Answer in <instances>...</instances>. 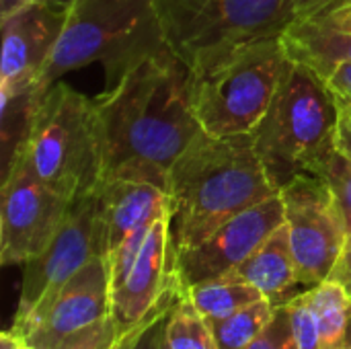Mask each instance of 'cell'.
I'll use <instances>...</instances> for the list:
<instances>
[{
  "label": "cell",
  "instance_id": "1",
  "mask_svg": "<svg viewBox=\"0 0 351 349\" xmlns=\"http://www.w3.org/2000/svg\"><path fill=\"white\" fill-rule=\"evenodd\" d=\"M93 101L101 181H144L169 193L173 165L202 132L189 66L167 49L134 66Z\"/></svg>",
  "mask_w": 351,
  "mask_h": 349
},
{
  "label": "cell",
  "instance_id": "2",
  "mask_svg": "<svg viewBox=\"0 0 351 349\" xmlns=\"http://www.w3.org/2000/svg\"><path fill=\"white\" fill-rule=\"evenodd\" d=\"M169 195L171 239L179 255L278 191L267 179L251 134L216 138L202 130L173 165Z\"/></svg>",
  "mask_w": 351,
  "mask_h": 349
},
{
  "label": "cell",
  "instance_id": "3",
  "mask_svg": "<svg viewBox=\"0 0 351 349\" xmlns=\"http://www.w3.org/2000/svg\"><path fill=\"white\" fill-rule=\"evenodd\" d=\"M167 49L154 0H74L66 8L60 39L29 91V103H39L64 74L93 62L105 68L111 88L134 66Z\"/></svg>",
  "mask_w": 351,
  "mask_h": 349
},
{
  "label": "cell",
  "instance_id": "4",
  "mask_svg": "<svg viewBox=\"0 0 351 349\" xmlns=\"http://www.w3.org/2000/svg\"><path fill=\"white\" fill-rule=\"evenodd\" d=\"M337 117L339 109L325 80L306 64L288 58L278 91L251 134L278 193L298 175L313 173L337 148Z\"/></svg>",
  "mask_w": 351,
  "mask_h": 349
},
{
  "label": "cell",
  "instance_id": "5",
  "mask_svg": "<svg viewBox=\"0 0 351 349\" xmlns=\"http://www.w3.org/2000/svg\"><path fill=\"white\" fill-rule=\"evenodd\" d=\"M21 146L39 179L66 200L74 202L97 191L103 158L95 101L86 95L56 82L39 103L31 105Z\"/></svg>",
  "mask_w": 351,
  "mask_h": 349
},
{
  "label": "cell",
  "instance_id": "6",
  "mask_svg": "<svg viewBox=\"0 0 351 349\" xmlns=\"http://www.w3.org/2000/svg\"><path fill=\"white\" fill-rule=\"evenodd\" d=\"M162 35L191 72L218 58L280 37L294 21L292 0H154Z\"/></svg>",
  "mask_w": 351,
  "mask_h": 349
},
{
  "label": "cell",
  "instance_id": "7",
  "mask_svg": "<svg viewBox=\"0 0 351 349\" xmlns=\"http://www.w3.org/2000/svg\"><path fill=\"white\" fill-rule=\"evenodd\" d=\"M280 37L243 45L193 72V109L202 130L216 138L253 134L286 68Z\"/></svg>",
  "mask_w": 351,
  "mask_h": 349
},
{
  "label": "cell",
  "instance_id": "8",
  "mask_svg": "<svg viewBox=\"0 0 351 349\" xmlns=\"http://www.w3.org/2000/svg\"><path fill=\"white\" fill-rule=\"evenodd\" d=\"M95 255L103 257L97 191L76 197L45 251L25 263L12 327L27 335L64 284Z\"/></svg>",
  "mask_w": 351,
  "mask_h": 349
},
{
  "label": "cell",
  "instance_id": "9",
  "mask_svg": "<svg viewBox=\"0 0 351 349\" xmlns=\"http://www.w3.org/2000/svg\"><path fill=\"white\" fill-rule=\"evenodd\" d=\"M70 200L45 185L19 144L2 173L0 195V261L25 265L45 251L60 230Z\"/></svg>",
  "mask_w": 351,
  "mask_h": 349
},
{
  "label": "cell",
  "instance_id": "10",
  "mask_svg": "<svg viewBox=\"0 0 351 349\" xmlns=\"http://www.w3.org/2000/svg\"><path fill=\"white\" fill-rule=\"evenodd\" d=\"M290 247L304 286L331 278L348 241L343 216L331 189L313 173H302L282 191Z\"/></svg>",
  "mask_w": 351,
  "mask_h": 349
},
{
  "label": "cell",
  "instance_id": "11",
  "mask_svg": "<svg viewBox=\"0 0 351 349\" xmlns=\"http://www.w3.org/2000/svg\"><path fill=\"white\" fill-rule=\"evenodd\" d=\"M284 222L286 210L280 193L241 212L191 251L175 255L183 286L228 276Z\"/></svg>",
  "mask_w": 351,
  "mask_h": 349
},
{
  "label": "cell",
  "instance_id": "12",
  "mask_svg": "<svg viewBox=\"0 0 351 349\" xmlns=\"http://www.w3.org/2000/svg\"><path fill=\"white\" fill-rule=\"evenodd\" d=\"M173 210L160 216L130 272L111 286V315L119 333L138 329L181 284L171 239Z\"/></svg>",
  "mask_w": 351,
  "mask_h": 349
},
{
  "label": "cell",
  "instance_id": "13",
  "mask_svg": "<svg viewBox=\"0 0 351 349\" xmlns=\"http://www.w3.org/2000/svg\"><path fill=\"white\" fill-rule=\"evenodd\" d=\"M64 21L66 8L43 0H35L0 21V93L19 95L31 91L60 39Z\"/></svg>",
  "mask_w": 351,
  "mask_h": 349
},
{
  "label": "cell",
  "instance_id": "14",
  "mask_svg": "<svg viewBox=\"0 0 351 349\" xmlns=\"http://www.w3.org/2000/svg\"><path fill=\"white\" fill-rule=\"evenodd\" d=\"M111 315V276L105 257L95 255L53 296L41 319L25 335L37 349H53L68 335Z\"/></svg>",
  "mask_w": 351,
  "mask_h": 349
},
{
  "label": "cell",
  "instance_id": "15",
  "mask_svg": "<svg viewBox=\"0 0 351 349\" xmlns=\"http://www.w3.org/2000/svg\"><path fill=\"white\" fill-rule=\"evenodd\" d=\"M99 222H101V251L103 257L115 253L121 241L136 228L158 220L171 212V195L160 187L144 181L105 179L97 187Z\"/></svg>",
  "mask_w": 351,
  "mask_h": 349
},
{
  "label": "cell",
  "instance_id": "16",
  "mask_svg": "<svg viewBox=\"0 0 351 349\" xmlns=\"http://www.w3.org/2000/svg\"><path fill=\"white\" fill-rule=\"evenodd\" d=\"M228 276L251 284L276 306L286 304L292 296H296L292 294V290L300 284V280L290 247L288 224L284 222L282 226H278L255 249V253Z\"/></svg>",
  "mask_w": 351,
  "mask_h": 349
},
{
  "label": "cell",
  "instance_id": "17",
  "mask_svg": "<svg viewBox=\"0 0 351 349\" xmlns=\"http://www.w3.org/2000/svg\"><path fill=\"white\" fill-rule=\"evenodd\" d=\"M282 43L290 60L306 64L319 76L337 64H351L350 29L302 19L294 21L282 33Z\"/></svg>",
  "mask_w": 351,
  "mask_h": 349
},
{
  "label": "cell",
  "instance_id": "18",
  "mask_svg": "<svg viewBox=\"0 0 351 349\" xmlns=\"http://www.w3.org/2000/svg\"><path fill=\"white\" fill-rule=\"evenodd\" d=\"M317 315L323 349H348L351 331V294L337 282L325 280L308 290Z\"/></svg>",
  "mask_w": 351,
  "mask_h": 349
},
{
  "label": "cell",
  "instance_id": "19",
  "mask_svg": "<svg viewBox=\"0 0 351 349\" xmlns=\"http://www.w3.org/2000/svg\"><path fill=\"white\" fill-rule=\"evenodd\" d=\"M191 302L202 313V317L212 325L224 321L239 311L247 309L249 304L265 298L257 288L237 278L224 276L218 280L202 282L195 286H185Z\"/></svg>",
  "mask_w": 351,
  "mask_h": 349
},
{
  "label": "cell",
  "instance_id": "20",
  "mask_svg": "<svg viewBox=\"0 0 351 349\" xmlns=\"http://www.w3.org/2000/svg\"><path fill=\"white\" fill-rule=\"evenodd\" d=\"M162 333L171 349H220L212 325L195 309L185 286H181L167 315Z\"/></svg>",
  "mask_w": 351,
  "mask_h": 349
},
{
  "label": "cell",
  "instance_id": "21",
  "mask_svg": "<svg viewBox=\"0 0 351 349\" xmlns=\"http://www.w3.org/2000/svg\"><path fill=\"white\" fill-rule=\"evenodd\" d=\"M276 304L269 298H261L247 309L239 311L237 315L212 323V331L220 349H247L257 335L269 325L276 315Z\"/></svg>",
  "mask_w": 351,
  "mask_h": 349
},
{
  "label": "cell",
  "instance_id": "22",
  "mask_svg": "<svg viewBox=\"0 0 351 349\" xmlns=\"http://www.w3.org/2000/svg\"><path fill=\"white\" fill-rule=\"evenodd\" d=\"M313 175L321 177L325 185L331 189L335 204L343 216L348 237L351 234V163L335 148L327 154L315 169Z\"/></svg>",
  "mask_w": 351,
  "mask_h": 349
},
{
  "label": "cell",
  "instance_id": "23",
  "mask_svg": "<svg viewBox=\"0 0 351 349\" xmlns=\"http://www.w3.org/2000/svg\"><path fill=\"white\" fill-rule=\"evenodd\" d=\"M286 306L290 311L292 329H294V337H296L298 349H323L319 323H317V315H315L313 304H311L308 290L302 292V294L292 296L286 302Z\"/></svg>",
  "mask_w": 351,
  "mask_h": 349
},
{
  "label": "cell",
  "instance_id": "24",
  "mask_svg": "<svg viewBox=\"0 0 351 349\" xmlns=\"http://www.w3.org/2000/svg\"><path fill=\"white\" fill-rule=\"evenodd\" d=\"M123 335L113 315L68 335L53 349H113Z\"/></svg>",
  "mask_w": 351,
  "mask_h": 349
},
{
  "label": "cell",
  "instance_id": "25",
  "mask_svg": "<svg viewBox=\"0 0 351 349\" xmlns=\"http://www.w3.org/2000/svg\"><path fill=\"white\" fill-rule=\"evenodd\" d=\"M247 349H298L290 311L286 304H280L276 309V315L269 321V325L257 335V339Z\"/></svg>",
  "mask_w": 351,
  "mask_h": 349
},
{
  "label": "cell",
  "instance_id": "26",
  "mask_svg": "<svg viewBox=\"0 0 351 349\" xmlns=\"http://www.w3.org/2000/svg\"><path fill=\"white\" fill-rule=\"evenodd\" d=\"M321 78L325 80L327 88L331 91L335 103L351 109V64L348 62L337 64L331 70H327Z\"/></svg>",
  "mask_w": 351,
  "mask_h": 349
},
{
  "label": "cell",
  "instance_id": "27",
  "mask_svg": "<svg viewBox=\"0 0 351 349\" xmlns=\"http://www.w3.org/2000/svg\"><path fill=\"white\" fill-rule=\"evenodd\" d=\"M181 286H183V284H181ZM179 290H181V288H179ZM177 294H179V292H177ZM175 298H177V296H175ZM175 298H173L171 302H167L160 311H156V313L148 319V323H146V325L140 329V333L136 335V341H134L132 349H158L160 335H162V329H165V321H167V315H169V311H171Z\"/></svg>",
  "mask_w": 351,
  "mask_h": 349
},
{
  "label": "cell",
  "instance_id": "28",
  "mask_svg": "<svg viewBox=\"0 0 351 349\" xmlns=\"http://www.w3.org/2000/svg\"><path fill=\"white\" fill-rule=\"evenodd\" d=\"M337 109H339V117H337L335 146L351 163V109L341 107V105H337Z\"/></svg>",
  "mask_w": 351,
  "mask_h": 349
},
{
  "label": "cell",
  "instance_id": "29",
  "mask_svg": "<svg viewBox=\"0 0 351 349\" xmlns=\"http://www.w3.org/2000/svg\"><path fill=\"white\" fill-rule=\"evenodd\" d=\"M329 280L341 284L351 294V234L348 237V241H346V247L341 251V257H339V261H337V265H335V269H333V274H331Z\"/></svg>",
  "mask_w": 351,
  "mask_h": 349
},
{
  "label": "cell",
  "instance_id": "30",
  "mask_svg": "<svg viewBox=\"0 0 351 349\" xmlns=\"http://www.w3.org/2000/svg\"><path fill=\"white\" fill-rule=\"evenodd\" d=\"M292 2H294L296 21H302V19H308V16L317 14L319 10H323L325 6H329L335 0H292Z\"/></svg>",
  "mask_w": 351,
  "mask_h": 349
},
{
  "label": "cell",
  "instance_id": "31",
  "mask_svg": "<svg viewBox=\"0 0 351 349\" xmlns=\"http://www.w3.org/2000/svg\"><path fill=\"white\" fill-rule=\"evenodd\" d=\"M181 284H183V282H181ZM181 284H179V288H181ZM179 288H177V290H175V292H173L171 296H169V298H165V302H162V304H160V306H158L156 311H160V309H162V306H165L167 302H171V300H173V298L177 296ZM156 311H154V313H156ZM154 313H152V315H154ZM152 315H150V317H152ZM150 317H148V319H150ZM148 319H146V321H144V323H142V325H140L138 329H134V331L125 333V335H123V337L119 339V344H117V346H115V348H113V349H132V346H134V341H136V335H138V333H140V329H142V327H144V325L148 323Z\"/></svg>",
  "mask_w": 351,
  "mask_h": 349
},
{
  "label": "cell",
  "instance_id": "32",
  "mask_svg": "<svg viewBox=\"0 0 351 349\" xmlns=\"http://www.w3.org/2000/svg\"><path fill=\"white\" fill-rule=\"evenodd\" d=\"M31 2H35V0H0V21L10 16L12 12L21 10L23 6L31 4Z\"/></svg>",
  "mask_w": 351,
  "mask_h": 349
},
{
  "label": "cell",
  "instance_id": "33",
  "mask_svg": "<svg viewBox=\"0 0 351 349\" xmlns=\"http://www.w3.org/2000/svg\"><path fill=\"white\" fill-rule=\"evenodd\" d=\"M43 2H49L53 6H60V8H68L74 0H43Z\"/></svg>",
  "mask_w": 351,
  "mask_h": 349
},
{
  "label": "cell",
  "instance_id": "34",
  "mask_svg": "<svg viewBox=\"0 0 351 349\" xmlns=\"http://www.w3.org/2000/svg\"><path fill=\"white\" fill-rule=\"evenodd\" d=\"M165 331V329H162ZM158 349H171V346L167 344V339H165V333L160 335V344H158Z\"/></svg>",
  "mask_w": 351,
  "mask_h": 349
},
{
  "label": "cell",
  "instance_id": "35",
  "mask_svg": "<svg viewBox=\"0 0 351 349\" xmlns=\"http://www.w3.org/2000/svg\"><path fill=\"white\" fill-rule=\"evenodd\" d=\"M325 25H327V23H325ZM333 27H341V29H350L351 31V19L343 21V23H337V25H333Z\"/></svg>",
  "mask_w": 351,
  "mask_h": 349
},
{
  "label": "cell",
  "instance_id": "36",
  "mask_svg": "<svg viewBox=\"0 0 351 349\" xmlns=\"http://www.w3.org/2000/svg\"><path fill=\"white\" fill-rule=\"evenodd\" d=\"M19 349H37V348H33L31 344H23V346H21V348H19Z\"/></svg>",
  "mask_w": 351,
  "mask_h": 349
},
{
  "label": "cell",
  "instance_id": "37",
  "mask_svg": "<svg viewBox=\"0 0 351 349\" xmlns=\"http://www.w3.org/2000/svg\"><path fill=\"white\" fill-rule=\"evenodd\" d=\"M350 349H351V348H350Z\"/></svg>",
  "mask_w": 351,
  "mask_h": 349
}]
</instances>
